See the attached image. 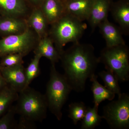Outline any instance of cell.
<instances>
[{
  "instance_id": "1",
  "label": "cell",
  "mask_w": 129,
  "mask_h": 129,
  "mask_svg": "<svg viewBox=\"0 0 129 129\" xmlns=\"http://www.w3.org/2000/svg\"><path fill=\"white\" fill-rule=\"evenodd\" d=\"M63 75L72 90L84 91L86 80L95 72L99 63L94 48L90 44L74 43L60 54Z\"/></svg>"
},
{
  "instance_id": "2",
  "label": "cell",
  "mask_w": 129,
  "mask_h": 129,
  "mask_svg": "<svg viewBox=\"0 0 129 129\" xmlns=\"http://www.w3.org/2000/svg\"><path fill=\"white\" fill-rule=\"evenodd\" d=\"M16 102V114L20 115L18 129L33 128L35 122H41L46 118L48 107L45 96L29 86L19 93Z\"/></svg>"
},
{
  "instance_id": "3",
  "label": "cell",
  "mask_w": 129,
  "mask_h": 129,
  "mask_svg": "<svg viewBox=\"0 0 129 129\" xmlns=\"http://www.w3.org/2000/svg\"><path fill=\"white\" fill-rule=\"evenodd\" d=\"M51 25L48 35L60 54L68 43L79 42L86 27L83 21L67 13Z\"/></svg>"
},
{
  "instance_id": "4",
  "label": "cell",
  "mask_w": 129,
  "mask_h": 129,
  "mask_svg": "<svg viewBox=\"0 0 129 129\" xmlns=\"http://www.w3.org/2000/svg\"><path fill=\"white\" fill-rule=\"evenodd\" d=\"M72 90L63 75L57 72L55 64H51L45 95L48 109L58 120L62 119L63 107Z\"/></svg>"
},
{
  "instance_id": "5",
  "label": "cell",
  "mask_w": 129,
  "mask_h": 129,
  "mask_svg": "<svg viewBox=\"0 0 129 129\" xmlns=\"http://www.w3.org/2000/svg\"><path fill=\"white\" fill-rule=\"evenodd\" d=\"M107 70L113 72L122 82L129 79V51L126 45L106 47L98 58Z\"/></svg>"
},
{
  "instance_id": "6",
  "label": "cell",
  "mask_w": 129,
  "mask_h": 129,
  "mask_svg": "<svg viewBox=\"0 0 129 129\" xmlns=\"http://www.w3.org/2000/svg\"><path fill=\"white\" fill-rule=\"evenodd\" d=\"M39 40L29 26L22 34L2 37L0 39V57L11 53H19L24 57L34 50Z\"/></svg>"
},
{
  "instance_id": "7",
  "label": "cell",
  "mask_w": 129,
  "mask_h": 129,
  "mask_svg": "<svg viewBox=\"0 0 129 129\" xmlns=\"http://www.w3.org/2000/svg\"><path fill=\"white\" fill-rule=\"evenodd\" d=\"M102 116L111 129H128L129 95L122 93L117 100L106 105L103 108Z\"/></svg>"
},
{
  "instance_id": "8",
  "label": "cell",
  "mask_w": 129,
  "mask_h": 129,
  "mask_svg": "<svg viewBox=\"0 0 129 129\" xmlns=\"http://www.w3.org/2000/svg\"><path fill=\"white\" fill-rule=\"evenodd\" d=\"M23 64L12 67L0 66V73L8 85L19 93L25 88L26 78Z\"/></svg>"
},
{
  "instance_id": "9",
  "label": "cell",
  "mask_w": 129,
  "mask_h": 129,
  "mask_svg": "<svg viewBox=\"0 0 129 129\" xmlns=\"http://www.w3.org/2000/svg\"><path fill=\"white\" fill-rule=\"evenodd\" d=\"M28 27L26 19L0 16V35L2 37L22 34Z\"/></svg>"
},
{
  "instance_id": "10",
  "label": "cell",
  "mask_w": 129,
  "mask_h": 129,
  "mask_svg": "<svg viewBox=\"0 0 129 129\" xmlns=\"http://www.w3.org/2000/svg\"><path fill=\"white\" fill-rule=\"evenodd\" d=\"M112 4L111 0H93L88 20L92 31L108 18Z\"/></svg>"
},
{
  "instance_id": "11",
  "label": "cell",
  "mask_w": 129,
  "mask_h": 129,
  "mask_svg": "<svg viewBox=\"0 0 129 129\" xmlns=\"http://www.w3.org/2000/svg\"><path fill=\"white\" fill-rule=\"evenodd\" d=\"M28 11L24 0H0V16L26 19Z\"/></svg>"
},
{
  "instance_id": "12",
  "label": "cell",
  "mask_w": 129,
  "mask_h": 129,
  "mask_svg": "<svg viewBox=\"0 0 129 129\" xmlns=\"http://www.w3.org/2000/svg\"><path fill=\"white\" fill-rule=\"evenodd\" d=\"M98 27L106 40L107 47L125 45L120 29L110 22L108 18L102 22Z\"/></svg>"
},
{
  "instance_id": "13",
  "label": "cell",
  "mask_w": 129,
  "mask_h": 129,
  "mask_svg": "<svg viewBox=\"0 0 129 129\" xmlns=\"http://www.w3.org/2000/svg\"><path fill=\"white\" fill-rule=\"evenodd\" d=\"M93 0H66L63 1L67 14L81 21L88 20Z\"/></svg>"
},
{
  "instance_id": "14",
  "label": "cell",
  "mask_w": 129,
  "mask_h": 129,
  "mask_svg": "<svg viewBox=\"0 0 129 129\" xmlns=\"http://www.w3.org/2000/svg\"><path fill=\"white\" fill-rule=\"evenodd\" d=\"M40 8L50 25L67 14L62 0H44Z\"/></svg>"
},
{
  "instance_id": "15",
  "label": "cell",
  "mask_w": 129,
  "mask_h": 129,
  "mask_svg": "<svg viewBox=\"0 0 129 129\" xmlns=\"http://www.w3.org/2000/svg\"><path fill=\"white\" fill-rule=\"evenodd\" d=\"M26 19L28 25L34 30L39 39L48 35L49 24L40 7L33 8Z\"/></svg>"
},
{
  "instance_id": "16",
  "label": "cell",
  "mask_w": 129,
  "mask_h": 129,
  "mask_svg": "<svg viewBox=\"0 0 129 129\" xmlns=\"http://www.w3.org/2000/svg\"><path fill=\"white\" fill-rule=\"evenodd\" d=\"M34 51L35 54L48 59L51 64H55L60 60V53L48 35L39 40Z\"/></svg>"
},
{
  "instance_id": "17",
  "label": "cell",
  "mask_w": 129,
  "mask_h": 129,
  "mask_svg": "<svg viewBox=\"0 0 129 129\" xmlns=\"http://www.w3.org/2000/svg\"><path fill=\"white\" fill-rule=\"evenodd\" d=\"M113 18L120 26L121 30L128 34L129 30V3L128 0H120L111 5Z\"/></svg>"
},
{
  "instance_id": "18",
  "label": "cell",
  "mask_w": 129,
  "mask_h": 129,
  "mask_svg": "<svg viewBox=\"0 0 129 129\" xmlns=\"http://www.w3.org/2000/svg\"><path fill=\"white\" fill-rule=\"evenodd\" d=\"M89 79L92 82L91 90L93 95L94 105L99 106L100 103L105 100H113L115 94L99 83L97 75L94 74Z\"/></svg>"
},
{
  "instance_id": "19",
  "label": "cell",
  "mask_w": 129,
  "mask_h": 129,
  "mask_svg": "<svg viewBox=\"0 0 129 129\" xmlns=\"http://www.w3.org/2000/svg\"><path fill=\"white\" fill-rule=\"evenodd\" d=\"M19 93L7 85L0 91V117L16 102Z\"/></svg>"
},
{
  "instance_id": "20",
  "label": "cell",
  "mask_w": 129,
  "mask_h": 129,
  "mask_svg": "<svg viewBox=\"0 0 129 129\" xmlns=\"http://www.w3.org/2000/svg\"><path fill=\"white\" fill-rule=\"evenodd\" d=\"M99 106L94 105L93 107L87 108L85 115L82 119L81 129H93L100 124L103 119L98 114Z\"/></svg>"
},
{
  "instance_id": "21",
  "label": "cell",
  "mask_w": 129,
  "mask_h": 129,
  "mask_svg": "<svg viewBox=\"0 0 129 129\" xmlns=\"http://www.w3.org/2000/svg\"><path fill=\"white\" fill-rule=\"evenodd\" d=\"M104 83V86L114 93L119 96L122 94L121 90L119 85L118 79L113 72L107 70L98 73Z\"/></svg>"
},
{
  "instance_id": "22",
  "label": "cell",
  "mask_w": 129,
  "mask_h": 129,
  "mask_svg": "<svg viewBox=\"0 0 129 129\" xmlns=\"http://www.w3.org/2000/svg\"><path fill=\"white\" fill-rule=\"evenodd\" d=\"M41 58L40 55L35 54L34 57L31 60L27 68L25 69L26 78L25 88L29 86L32 81L38 77L40 74L39 63Z\"/></svg>"
},
{
  "instance_id": "23",
  "label": "cell",
  "mask_w": 129,
  "mask_h": 129,
  "mask_svg": "<svg viewBox=\"0 0 129 129\" xmlns=\"http://www.w3.org/2000/svg\"><path fill=\"white\" fill-rule=\"evenodd\" d=\"M68 117L75 125L82 120L85 115L87 108L83 102L72 103L69 104Z\"/></svg>"
},
{
  "instance_id": "24",
  "label": "cell",
  "mask_w": 129,
  "mask_h": 129,
  "mask_svg": "<svg viewBox=\"0 0 129 129\" xmlns=\"http://www.w3.org/2000/svg\"><path fill=\"white\" fill-rule=\"evenodd\" d=\"M16 114L15 106L12 105L0 117V129H18V123L15 119Z\"/></svg>"
},
{
  "instance_id": "25",
  "label": "cell",
  "mask_w": 129,
  "mask_h": 129,
  "mask_svg": "<svg viewBox=\"0 0 129 129\" xmlns=\"http://www.w3.org/2000/svg\"><path fill=\"white\" fill-rule=\"evenodd\" d=\"M23 56L19 53H11L1 57L0 66L12 67L23 64Z\"/></svg>"
},
{
  "instance_id": "26",
  "label": "cell",
  "mask_w": 129,
  "mask_h": 129,
  "mask_svg": "<svg viewBox=\"0 0 129 129\" xmlns=\"http://www.w3.org/2000/svg\"><path fill=\"white\" fill-rule=\"evenodd\" d=\"M34 8L40 7L44 0H28Z\"/></svg>"
},
{
  "instance_id": "27",
  "label": "cell",
  "mask_w": 129,
  "mask_h": 129,
  "mask_svg": "<svg viewBox=\"0 0 129 129\" xmlns=\"http://www.w3.org/2000/svg\"><path fill=\"white\" fill-rule=\"evenodd\" d=\"M8 85L6 81L0 73V91Z\"/></svg>"
},
{
  "instance_id": "28",
  "label": "cell",
  "mask_w": 129,
  "mask_h": 129,
  "mask_svg": "<svg viewBox=\"0 0 129 129\" xmlns=\"http://www.w3.org/2000/svg\"><path fill=\"white\" fill-rule=\"evenodd\" d=\"M62 1H66V0H62Z\"/></svg>"
}]
</instances>
